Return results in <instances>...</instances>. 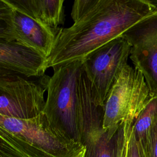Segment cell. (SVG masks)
Here are the masks:
<instances>
[{"label": "cell", "instance_id": "cell-8", "mask_svg": "<svg viewBox=\"0 0 157 157\" xmlns=\"http://www.w3.org/2000/svg\"><path fill=\"white\" fill-rule=\"evenodd\" d=\"M9 4L12 7L10 27L13 41L36 52L47 59L58 30L51 29L21 9Z\"/></svg>", "mask_w": 157, "mask_h": 157}, {"label": "cell", "instance_id": "cell-4", "mask_svg": "<svg viewBox=\"0 0 157 157\" xmlns=\"http://www.w3.org/2000/svg\"><path fill=\"white\" fill-rule=\"evenodd\" d=\"M153 97L142 73L126 64L105 100L103 129L107 131L122 122L135 121Z\"/></svg>", "mask_w": 157, "mask_h": 157}, {"label": "cell", "instance_id": "cell-11", "mask_svg": "<svg viewBox=\"0 0 157 157\" xmlns=\"http://www.w3.org/2000/svg\"><path fill=\"white\" fill-rule=\"evenodd\" d=\"M10 5L24 11L31 17L57 31L64 17V0H7Z\"/></svg>", "mask_w": 157, "mask_h": 157}, {"label": "cell", "instance_id": "cell-2", "mask_svg": "<svg viewBox=\"0 0 157 157\" xmlns=\"http://www.w3.org/2000/svg\"><path fill=\"white\" fill-rule=\"evenodd\" d=\"M85 147L53 128L42 112L31 118L0 113V157H84Z\"/></svg>", "mask_w": 157, "mask_h": 157}, {"label": "cell", "instance_id": "cell-13", "mask_svg": "<svg viewBox=\"0 0 157 157\" xmlns=\"http://www.w3.org/2000/svg\"><path fill=\"white\" fill-rule=\"evenodd\" d=\"M11 12L12 7L6 0H0V39L13 41L10 27Z\"/></svg>", "mask_w": 157, "mask_h": 157}, {"label": "cell", "instance_id": "cell-3", "mask_svg": "<svg viewBox=\"0 0 157 157\" xmlns=\"http://www.w3.org/2000/svg\"><path fill=\"white\" fill-rule=\"evenodd\" d=\"M83 63L75 61L53 68V74L47 81V96L42 111L53 128L80 144L78 77Z\"/></svg>", "mask_w": 157, "mask_h": 157}, {"label": "cell", "instance_id": "cell-14", "mask_svg": "<svg viewBox=\"0 0 157 157\" xmlns=\"http://www.w3.org/2000/svg\"><path fill=\"white\" fill-rule=\"evenodd\" d=\"M124 122L126 128V138L123 157H142L139 144L134 131V121Z\"/></svg>", "mask_w": 157, "mask_h": 157}, {"label": "cell", "instance_id": "cell-5", "mask_svg": "<svg viewBox=\"0 0 157 157\" xmlns=\"http://www.w3.org/2000/svg\"><path fill=\"white\" fill-rule=\"evenodd\" d=\"M130 50L129 44L120 36L97 49L83 61V70L98 105L104 107L118 75L128 63Z\"/></svg>", "mask_w": 157, "mask_h": 157}, {"label": "cell", "instance_id": "cell-6", "mask_svg": "<svg viewBox=\"0 0 157 157\" xmlns=\"http://www.w3.org/2000/svg\"><path fill=\"white\" fill-rule=\"evenodd\" d=\"M48 77H43L40 83L20 75L1 77L0 113L23 119L40 114L45 102Z\"/></svg>", "mask_w": 157, "mask_h": 157}, {"label": "cell", "instance_id": "cell-16", "mask_svg": "<svg viewBox=\"0 0 157 157\" xmlns=\"http://www.w3.org/2000/svg\"><path fill=\"white\" fill-rule=\"evenodd\" d=\"M18 75L14 72L8 71H4V70H0V78L1 77H7V76H10V75Z\"/></svg>", "mask_w": 157, "mask_h": 157}, {"label": "cell", "instance_id": "cell-12", "mask_svg": "<svg viewBox=\"0 0 157 157\" xmlns=\"http://www.w3.org/2000/svg\"><path fill=\"white\" fill-rule=\"evenodd\" d=\"M157 118V96H153L134 123V131L142 157H147L151 126Z\"/></svg>", "mask_w": 157, "mask_h": 157}, {"label": "cell", "instance_id": "cell-9", "mask_svg": "<svg viewBox=\"0 0 157 157\" xmlns=\"http://www.w3.org/2000/svg\"><path fill=\"white\" fill-rule=\"evenodd\" d=\"M46 58L16 42L0 39V70L25 77L43 76Z\"/></svg>", "mask_w": 157, "mask_h": 157}, {"label": "cell", "instance_id": "cell-15", "mask_svg": "<svg viewBox=\"0 0 157 157\" xmlns=\"http://www.w3.org/2000/svg\"><path fill=\"white\" fill-rule=\"evenodd\" d=\"M147 157H157V118L151 126Z\"/></svg>", "mask_w": 157, "mask_h": 157}, {"label": "cell", "instance_id": "cell-10", "mask_svg": "<svg viewBox=\"0 0 157 157\" xmlns=\"http://www.w3.org/2000/svg\"><path fill=\"white\" fill-rule=\"evenodd\" d=\"M126 138L125 122L107 131L101 128L90 132L82 139L85 147L84 157H123Z\"/></svg>", "mask_w": 157, "mask_h": 157}, {"label": "cell", "instance_id": "cell-1", "mask_svg": "<svg viewBox=\"0 0 157 157\" xmlns=\"http://www.w3.org/2000/svg\"><path fill=\"white\" fill-rule=\"evenodd\" d=\"M157 7V0H75L73 24L59 28L46 68L85 61Z\"/></svg>", "mask_w": 157, "mask_h": 157}, {"label": "cell", "instance_id": "cell-7", "mask_svg": "<svg viewBox=\"0 0 157 157\" xmlns=\"http://www.w3.org/2000/svg\"><path fill=\"white\" fill-rule=\"evenodd\" d=\"M131 47L129 59L157 96V7L121 36Z\"/></svg>", "mask_w": 157, "mask_h": 157}]
</instances>
